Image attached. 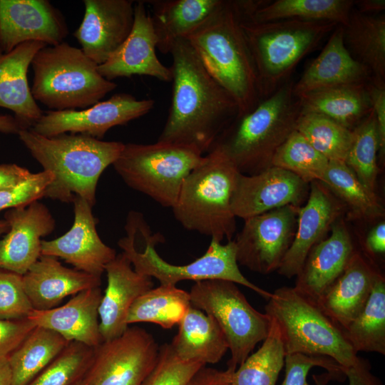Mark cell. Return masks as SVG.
Instances as JSON below:
<instances>
[{
  "label": "cell",
  "instance_id": "obj_17",
  "mask_svg": "<svg viewBox=\"0 0 385 385\" xmlns=\"http://www.w3.org/2000/svg\"><path fill=\"white\" fill-rule=\"evenodd\" d=\"M74 221L62 236L41 241V255L60 257L76 270L101 277L106 266L115 257V250L99 237L97 219L92 207L84 199L77 197L73 202Z\"/></svg>",
  "mask_w": 385,
  "mask_h": 385
},
{
  "label": "cell",
  "instance_id": "obj_5",
  "mask_svg": "<svg viewBox=\"0 0 385 385\" xmlns=\"http://www.w3.org/2000/svg\"><path fill=\"white\" fill-rule=\"evenodd\" d=\"M240 174L223 150L212 147L184 180L172 207L175 219L211 240H232L236 231L232 200Z\"/></svg>",
  "mask_w": 385,
  "mask_h": 385
},
{
  "label": "cell",
  "instance_id": "obj_42",
  "mask_svg": "<svg viewBox=\"0 0 385 385\" xmlns=\"http://www.w3.org/2000/svg\"><path fill=\"white\" fill-rule=\"evenodd\" d=\"M95 348L71 342L61 354L27 385H73L86 374Z\"/></svg>",
  "mask_w": 385,
  "mask_h": 385
},
{
  "label": "cell",
  "instance_id": "obj_38",
  "mask_svg": "<svg viewBox=\"0 0 385 385\" xmlns=\"http://www.w3.org/2000/svg\"><path fill=\"white\" fill-rule=\"evenodd\" d=\"M271 320L262 346L233 372L232 385H275L286 354L278 325Z\"/></svg>",
  "mask_w": 385,
  "mask_h": 385
},
{
  "label": "cell",
  "instance_id": "obj_13",
  "mask_svg": "<svg viewBox=\"0 0 385 385\" xmlns=\"http://www.w3.org/2000/svg\"><path fill=\"white\" fill-rule=\"evenodd\" d=\"M300 207L289 205L244 220L234 240L238 265L262 274L277 270L294 240Z\"/></svg>",
  "mask_w": 385,
  "mask_h": 385
},
{
  "label": "cell",
  "instance_id": "obj_34",
  "mask_svg": "<svg viewBox=\"0 0 385 385\" xmlns=\"http://www.w3.org/2000/svg\"><path fill=\"white\" fill-rule=\"evenodd\" d=\"M69 343L56 332L36 326L7 357L11 371V385H27Z\"/></svg>",
  "mask_w": 385,
  "mask_h": 385
},
{
  "label": "cell",
  "instance_id": "obj_44",
  "mask_svg": "<svg viewBox=\"0 0 385 385\" xmlns=\"http://www.w3.org/2000/svg\"><path fill=\"white\" fill-rule=\"evenodd\" d=\"M33 309L22 275L0 268V319L27 318Z\"/></svg>",
  "mask_w": 385,
  "mask_h": 385
},
{
  "label": "cell",
  "instance_id": "obj_54",
  "mask_svg": "<svg viewBox=\"0 0 385 385\" xmlns=\"http://www.w3.org/2000/svg\"><path fill=\"white\" fill-rule=\"evenodd\" d=\"M21 127L14 116L0 115V132L5 134H19Z\"/></svg>",
  "mask_w": 385,
  "mask_h": 385
},
{
  "label": "cell",
  "instance_id": "obj_30",
  "mask_svg": "<svg viewBox=\"0 0 385 385\" xmlns=\"http://www.w3.org/2000/svg\"><path fill=\"white\" fill-rule=\"evenodd\" d=\"M178 327V334L170 344L182 359L205 365L215 364L229 349L226 337L217 322L192 305Z\"/></svg>",
  "mask_w": 385,
  "mask_h": 385
},
{
  "label": "cell",
  "instance_id": "obj_31",
  "mask_svg": "<svg viewBox=\"0 0 385 385\" xmlns=\"http://www.w3.org/2000/svg\"><path fill=\"white\" fill-rule=\"evenodd\" d=\"M297 98L300 112L324 115L350 130L372 111L367 83L325 88Z\"/></svg>",
  "mask_w": 385,
  "mask_h": 385
},
{
  "label": "cell",
  "instance_id": "obj_23",
  "mask_svg": "<svg viewBox=\"0 0 385 385\" xmlns=\"http://www.w3.org/2000/svg\"><path fill=\"white\" fill-rule=\"evenodd\" d=\"M105 271L108 284L98 307L102 342L117 338L126 331L130 307L153 287L152 278L135 271L123 252L106 266Z\"/></svg>",
  "mask_w": 385,
  "mask_h": 385
},
{
  "label": "cell",
  "instance_id": "obj_27",
  "mask_svg": "<svg viewBox=\"0 0 385 385\" xmlns=\"http://www.w3.org/2000/svg\"><path fill=\"white\" fill-rule=\"evenodd\" d=\"M45 46L27 41L9 52L0 50V107L14 113L22 130L31 128L43 114L31 94L27 73L34 56Z\"/></svg>",
  "mask_w": 385,
  "mask_h": 385
},
{
  "label": "cell",
  "instance_id": "obj_32",
  "mask_svg": "<svg viewBox=\"0 0 385 385\" xmlns=\"http://www.w3.org/2000/svg\"><path fill=\"white\" fill-rule=\"evenodd\" d=\"M344 27V41L350 54L370 72L371 81L385 86V16L352 9Z\"/></svg>",
  "mask_w": 385,
  "mask_h": 385
},
{
  "label": "cell",
  "instance_id": "obj_19",
  "mask_svg": "<svg viewBox=\"0 0 385 385\" xmlns=\"http://www.w3.org/2000/svg\"><path fill=\"white\" fill-rule=\"evenodd\" d=\"M157 43L145 2L137 1L134 4L133 24L129 35L106 62L98 66V71L111 81L133 75L148 76L164 82L172 81L171 68L163 65L157 57Z\"/></svg>",
  "mask_w": 385,
  "mask_h": 385
},
{
  "label": "cell",
  "instance_id": "obj_46",
  "mask_svg": "<svg viewBox=\"0 0 385 385\" xmlns=\"http://www.w3.org/2000/svg\"><path fill=\"white\" fill-rule=\"evenodd\" d=\"M53 180L50 171L43 170L31 175L14 187L0 190V211L26 206L43 197Z\"/></svg>",
  "mask_w": 385,
  "mask_h": 385
},
{
  "label": "cell",
  "instance_id": "obj_22",
  "mask_svg": "<svg viewBox=\"0 0 385 385\" xmlns=\"http://www.w3.org/2000/svg\"><path fill=\"white\" fill-rule=\"evenodd\" d=\"M330 230L329 237L309 251L294 286L316 304L341 276L357 251L344 222L337 221Z\"/></svg>",
  "mask_w": 385,
  "mask_h": 385
},
{
  "label": "cell",
  "instance_id": "obj_55",
  "mask_svg": "<svg viewBox=\"0 0 385 385\" xmlns=\"http://www.w3.org/2000/svg\"><path fill=\"white\" fill-rule=\"evenodd\" d=\"M10 366L6 358L0 359V385H11Z\"/></svg>",
  "mask_w": 385,
  "mask_h": 385
},
{
  "label": "cell",
  "instance_id": "obj_16",
  "mask_svg": "<svg viewBox=\"0 0 385 385\" xmlns=\"http://www.w3.org/2000/svg\"><path fill=\"white\" fill-rule=\"evenodd\" d=\"M309 183L291 172L271 166L257 174H240L232 200V210L243 220L283 206H301L307 200Z\"/></svg>",
  "mask_w": 385,
  "mask_h": 385
},
{
  "label": "cell",
  "instance_id": "obj_41",
  "mask_svg": "<svg viewBox=\"0 0 385 385\" xmlns=\"http://www.w3.org/2000/svg\"><path fill=\"white\" fill-rule=\"evenodd\" d=\"M329 162L295 130L275 152L272 166L288 170L310 183L322 181Z\"/></svg>",
  "mask_w": 385,
  "mask_h": 385
},
{
  "label": "cell",
  "instance_id": "obj_37",
  "mask_svg": "<svg viewBox=\"0 0 385 385\" xmlns=\"http://www.w3.org/2000/svg\"><path fill=\"white\" fill-rule=\"evenodd\" d=\"M342 332L356 354L366 351L385 354V279L380 272L365 307Z\"/></svg>",
  "mask_w": 385,
  "mask_h": 385
},
{
  "label": "cell",
  "instance_id": "obj_8",
  "mask_svg": "<svg viewBox=\"0 0 385 385\" xmlns=\"http://www.w3.org/2000/svg\"><path fill=\"white\" fill-rule=\"evenodd\" d=\"M31 66L34 100L53 111L87 108L117 87L99 73L98 65L81 48L64 41L40 49Z\"/></svg>",
  "mask_w": 385,
  "mask_h": 385
},
{
  "label": "cell",
  "instance_id": "obj_36",
  "mask_svg": "<svg viewBox=\"0 0 385 385\" xmlns=\"http://www.w3.org/2000/svg\"><path fill=\"white\" fill-rule=\"evenodd\" d=\"M190 306L189 292L175 285L160 284L134 301L126 323L151 322L163 329H171L180 323Z\"/></svg>",
  "mask_w": 385,
  "mask_h": 385
},
{
  "label": "cell",
  "instance_id": "obj_4",
  "mask_svg": "<svg viewBox=\"0 0 385 385\" xmlns=\"http://www.w3.org/2000/svg\"><path fill=\"white\" fill-rule=\"evenodd\" d=\"M126 235L118 246L137 272L158 279L163 285H175L183 280L199 282L223 279L248 287L268 299L272 293L249 281L241 272L234 240L222 245L211 240L204 255L185 265H172L158 254L155 245L163 242L159 233L153 234L142 214L131 211L125 226Z\"/></svg>",
  "mask_w": 385,
  "mask_h": 385
},
{
  "label": "cell",
  "instance_id": "obj_9",
  "mask_svg": "<svg viewBox=\"0 0 385 385\" xmlns=\"http://www.w3.org/2000/svg\"><path fill=\"white\" fill-rule=\"evenodd\" d=\"M265 309L278 325L285 354L327 356L343 368L354 366L360 361L342 330L317 304L294 287L277 289Z\"/></svg>",
  "mask_w": 385,
  "mask_h": 385
},
{
  "label": "cell",
  "instance_id": "obj_43",
  "mask_svg": "<svg viewBox=\"0 0 385 385\" xmlns=\"http://www.w3.org/2000/svg\"><path fill=\"white\" fill-rule=\"evenodd\" d=\"M205 365L180 359L170 344L159 347L155 366L141 385H187L195 373Z\"/></svg>",
  "mask_w": 385,
  "mask_h": 385
},
{
  "label": "cell",
  "instance_id": "obj_11",
  "mask_svg": "<svg viewBox=\"0 0 385 385\" xmlns=\"http://www.w3.org/2000/svg\"><path fill=\"white\" fill-rule=\"evenodd\" d=\"M189 294L191 305L211 316L221 328L231 353L227 369L235 371L267 337L271 317L253 308L230 281L195 282Z\"/></svg>",
  "mask_w": 385,
  "mask_h": 385
},
{
  "label": "cell",
  "instance_id": "obj_40",
  "mask_svg": "<svg viewBox=\"0 0 385 385\" xmlns=\"http://www.w3.org/2000/svg\"><path fill=\"white\" fill-rule=\"evenodd\" d=\"M352 134L344 163L366 187L376 192L379 140L373 111L352 129Z\"/></svg>",
  "mask_w": 385,
  "mask_h": 385
},
{
  "label": "cell",
  "instance_id": "obj_52",
  "mask_svg": "<svg viewBox=\"0 0 385 385\" xmlns=\"http://www.w3.org/2000/svg\"><path fill=\"white\" fill-rule=\"evenodd\" d=\"M366 249L370 254H384L385 252V222L376 225L367 235L365 241Z\"/></svg>",
  "mask_w": 385,
  "mask_h": 385
},
{
  "label": "cell",
  "instance_id": "obj_26",
  "mask_svg": "<svg viewBox=\"0 0 385 385\" xmlns=\"http://www.w3.org/2000/svg\"><path fill=\"white\" fill-rule=\"evenodd\" d=\"M22 282L34 309L45 310L56 307L68 296L100 287L101 279L66 267L57 257L41 255L22 275Z\"/></svg>",
  "mask_w": 385,
  "mask_h": 385
},
{
  "label": "cell",
  "instance_id": "obj_3",
  "mask_svg": "<svg viewBox=\"0 0 385 385\" xmlns=\"http://www.w3.org/2000/svg\"><path fill=\"white\" fill-rule=\"evenodd\" d=\"M240 1L223 0L186 39L210 74L234 98L237 118L260 102L257 76L242 28Z\"/></svg>",
  "mask_w": 385,
  "mask_h": 385
},
{
  "label": "cell",
  "instance_id": "obj_10",
  "mask_svg": "<svg viewBox=\"0 0 385 385\" xmlns=\"http://www.w3.org/2000/svg\"><path fill=\"white\" fill-rule=\"evenodd\" d=\"M204 158L195 148L173 143H127L113 165L130 188L172 208L184 180Z\"/></svg>",
  "mask_w": 385,
  "mask_h": 385
},
{
  "label": "cell",
  "instance_id": "obj_20",
  "mask_svg": "<svg viewBox=\"0 0 385 385\" xmlns=\"http://www.w3.org/2000/svg\"><path fill=\"white\" fill-rule=\"evenodd\" d=\"M4 220L9 229L0 240V268L24 275L41 255V238L54 230L55 219L37 200L9 209Z\"/></svg>",
  "mask_w": 385,
  "mask_h": 385
},
{
  "label": "cell",
  "instance_id": "obj_35",
  "mask_svg": "<svg viewBox=\"0 0 385 385\" xmlns=\"http://www.w3.org/2000/svg\"><path fill=\"white\" fill-rule=\"evenodd\" d=\"M322 183L348 210L352 219L381 218L384 208L376 192L366 187L344 162L329 161Z\"/></svg>",
  "mask_w": 385,
  "mask_h": 385
},
{
  "label": "cell",
  "instance_id": "obj_49",
  "mask_svg": "<svg viewBox=\"0 0 385 385\" xmlns=\"http://www.w3.org/2000/svg\"><path fill=\"white\" fill-rule=\"evenodd\" d=\"M367 88L371 101L372 111L376 121L379 153L383 156L385 153V86H378L369 81Z\"/></svg>",
  "mask_w": 385,
  "mask_h": 385
},
{
  "label": "cell",
  "instance_id": "obj_14",
  "mask_svg": "<svg viewBox=\"0 0 385 385\" xmlns=\"http://www.w3.org/2000/svg\"><path fill=\"white\" fill-rule=\"evenodd\" d=\"M154 103L152 99L138 100L129 93H115L80 111H48L31 129L46 137L71 133L101 140L111 128L147 114Z\"/></svg>",
  "mask_w": 385,
  "mask_h": 385
},
{
  "label": "cell",
  "instance_id": "obj_51",
  "mask_svg": "<svg viewBox=\"0 0 385 385\" xmlns=\"http://www.w3.org/2000/svg\"><path fill=\"white\" fill-rule=\"evenodd\" d=\"M31 175L27 168L16 164H0V190L14 187Z\"/></svg>",
  "mask_w": 385,
  "mask_h": 385
},
{
  "label": "cell",
  "instance_id": "obj_1",
  "mask_svg": "<svg viewBox=\"0 0 385 385\" xmlns=\"http://www.w3.org/2000/svg\"><path fill=\"white\" fill-rule=\"evenodd\" d=\"M170 53L172 98L158 141L189 146L205 155L237 118V105L207 71L186 39L177 40Z\"/></svg>",
  "mask_w": 385,
  "mask_h": 385
},
{
  "label": "cell",
  "instance_id": "obj_6",
  "mask_svg": "<svg viewBox=\"0 0 385 385\" xmlns=\"http://www.w3.org/2000/svg\"><path fill=\"white\" fill-rule=\"evenodd\" d=\"M293 84L287 81L235 118L213 145L230 156L242 174L254 175L271 167L277 150L296 130L300 106Z\"/></svg>",
  "mask_w": 385,
  "mask_h": 385
},
{
  "label": "cell",
  "instance_id": "obj_29",
  "mask_svg": "<svg viewBox=\"0 0 385 385\" xmlns=\"http://www.w3.org/2000/svg\"><path fill=\"white\" fill-rule=\"evenodd\" d=\"M223 0H153L150 14L157 37V48L170 52L174 43L197 28Z\"/></svg>",
  "mask_w": 385,
  "mask_h": 385
},
{
  "label": "cell",
  "instance_id": "obj_25",
  "mask_svg": "<svg viewBox=\"0 0 385 385\" xmlns=\"http://www.w3.org/2000/svg\"><path fill=\"white\" fill-rule=\"evenodd\" d=\"M371 80L369 70L355 60L344 41V27L337 25L319 55L306 68L292 92L297 97L325 88L366 83Z\"/></svg>",
  "mask_w": 385,
  "mask_h": 385
},
{
  "label": "cell",
  "instance_id": "obj_56",
  "mask_svg": "<svg viewBox=\"0 0 385 385\" xmlns=\"http://www.w3.org/2000/svg\"><path fill=\"white\" fill-rule=\"evenodd\" d=\"M9 226L5 220H0V236L8 232Z\"/></svg>",
  "mask_w": 385,
  "mask_h": 385
},
{
  "label": "cell",
  "instance_id": "obj_18",
  "mask_svg": "<svg viewBox=\"0 0 385 385\" xmlns=\"http://www.w3.org/2000/svg\"><path fill=\"white\" fill-rule=\"evenodd\" d=\"M85 14L73 36L82 51L98 65L106 62L129 35L134 1L84 0Z\"/></svg>",
  "mask_w": 385,
  "mask_h": 385
},
{
  "label": "cell",
  "instance_id": "obj_7",
  "mask_svg": "<svg viewBox=\"0 0 385 385\" xmlns=\"http://www.w3.org/2000/svg\"><path fill=\"white\" fill-rule=\"evenodd\" d=\"M242 7V28L253 60L260 100L285 83L301 59L339 25L297 19L258 22L250 19Z\"/></svg>",
  "mask_w": 385,
  "mask_h": 385
},
{
  "label": "cell",
  "instance_id": "obj_28",
  "mask_svg": "<svg viewBox=\"0 0 385 385\" xmlns=\"http://www.w3.org/2000/svg\"><path fill=\"white\" fill-rule=\"evenodd\" d=\"M379 272L370 261L356 251L341 276L319 299L317 305L344 330L365 307Z\"/></svg>",
  "mask_w": 385,
  "mask_h": 385
},
{
  "label": "cell",
  "instance_id": "obj_33",
  "mask_svg": "<svg viewBox=\"0 0 385 385\" xmlns=\"http://www.w3.org/2000/svg\"><path fill=\"white\" fill-rule=\"evenodd\" d=\"M354 6L352 0L257 1L253 9L245 11L250 19L258 22L297 19L345 26Z\"/></svg>",
  "mask_w": 385,
  "mask_h": 385
},
{
  "label": "cell",
  "instance_id": "obj_21",
  "mask_svg": "<svg viewBox=\"0 0 385 385\" xmlns=\"http://www.w3.org/2000/svg\"><path fill=\"white\" fill-rule=\"evenodd\" d=\"M346 208L320 181L309 183L304 205L300 207L294 240L277 272L287 278L299 272L311 249L322 240Z\"/></svg>",
  "mask_w": 385,
  "mask_h": 385
},
{
  "label": "cell",
  "instance_id": "obj_57",
  "mask_svg": "<svg viewBox=\"0 0 385 385\" xmlns=\"http://www.w3.org/2000/svg\"><path fill=\"white\" fill-rule=\"evenodd\" d=\"M73 385H86L84 377L83 379H81V380H79L78 381H77Z\"/></svg>",
  "mask_w": 385,
  "mask_h": 385
},
{
  "label": "cell",
  "instance_id": "obj_45",
  "mask_svg": "<svg viewBox=\"0 0 385 385\" xmlns=\"http://www.w3.org/2000/svg\"><path fill=\"white\" fill-rule=\"evenodd\" d=\"M285 377L281 385H311L307 381L309 370L314 366L325 369L332 377L346 376L344 368L331 358L304 354H286Z\"/></svg>",
  "mask_w": 385,
  "mask_h": 385
},
{
  "label": "cell",
  "instance_id": "obj_50",
  "mask_svg": "<svg viewBox=\"0 0 385 385\" xmlns=\"http://www.w3.org/2000/svg\"><path fill=\"white\" fill-rule=\"evenodd\" d=\"M233 372L229 369L222 371L205 366L195 373L187 385H232Z\"/></svg>",
  "mask_w": 385,
  "mask_h": 385
},
{
  "label": "cell",
  "instance_id": "obj_39",
  "mask_svg": "<svg viewBox=\"0 0 385 385\" xmlns=\"http://www.w3.org/2000/svg\"><path fill=\"white\" fill-rule=\"evenodd\" d=\"M296 130L329 161H345L352 141V130L324 115L302 112Z\"/></svg>",
  "mask_w": 385,
  "mask_h": 385
},
{
  "label": "cell",
  "instance_id": "obj_12",
  "mask_svg": "<svg viewBox=\"0 0 385 385\" xmlns=\"http://www.w3.org/2000/svg\"><path fill=\"white\" fill-rule=\"evenodd\" d=\"M159 347L152 334L128 327L120 337L95 348L84 376L86 385H141L158 359Z\"/></svg>",
  "mask_w": 385,
  "mask_h": 385
},
{
  "label": "cell",
  "instance_id": "obj_24",
  "mask_svg": "<svg viewBox=\"0 0 385 385\" xmlns=\"http://www.w3.org/2000/svg\"><path fill=\"white\" fill-rule=\"evenodd\" d=\"M102 296L100 287L87 289L73 295L62 306L33 309L27 318L36 326L51 329L69 342L96 348L102 343L98 317Z\"/></svg>",
  "mask_w": 385,
  "mask_h": 385
},
{
  "label": "cell",
  "instance_id": "obj_48",
  "mask_svg": "<svg viewBox=\"0 0 385 385\" xmlns=\"http://www.w3.org/2000/svg\"><path fill=\"white\" fill-rule=\"evenodd\" d=\"M343 371L348 378L349 385H382L379 379L371 373L369 363L361 358L356 365L344 368ZM332 377L329 373L324 376L313 375L316 385H326Z\"/></svg>",
  "mask_w": 385,
  "mask_h": 385
},
{
  "label": "cell",
  "instance_id": "obj_2",
  "mask_svg": "<svg viewBox=\"0 0 385 385\" xmlns=\"http://www.w3.org/2000/svg\"><path fill=\"white\" fill-rule=\"evenodd\" d=\"M18 135L43 170L53 175L43 197L68 203L79 197L91 207L96 203L99 178L124 147L119 141H105L77 133L46 137L30 128L21 130Z\"/></svg>",
  "mask_w": 385,
  "mask_h": 385
},
{
  "label": "cell",
  "instance_id": "obj_53",
  "mask_svg": "<svg viewBox=\"0 0 385 385\" xmlns=\"http://www.w3.org/2000/svg\"><path fill=\"white\" fill-rule=\"evenodd\" d=\"M354 5L359 12L369 14H378L385 9L384 0H359L354 1Z\"/></svg>",
  "mask_w": 385,
  "mask_h": 385
},
{
  "label": "cell",
  "instance_id": "obj_47",
  "mask_svg": "<svg viewBox=\"0 0 385 385\" xmlns=\"http://www.w3.org/2000/svg\"><path fill=\"white\" fill-rule=\"evenodd\" d=\"M35 327L28 318L0 319V359L8 357Z\"/></svg>",
  "mask_w": 385,
  "mask_h": 385
},
{
  "label": "cell",
  "instance_id": "obj_15",
  "mask_svg": "<svg viewBox=\"0 0 385 385\" xmlns=\"http://www.w3.org/2000/svg\"><path fill=\"white\" fill-rule=\"evenodd\" d=\"M68 35L63 15L49 1L0 0V50L3 52L27 41L56 46Z\"/></svg>",
  "mask_w": 385,
  "mask_h": 385
}]
</instances>
